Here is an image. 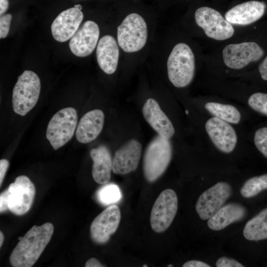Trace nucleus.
<instances>
[{"label":"nucleus","instance_id":"nucleus-26","mask_svg":"<svg viewBox=\"0 0 267 267\" xmlns=\"http://www.w3.org/2000/svg\"><path fill=\"white\" fill-rule=\"evenodd\" d=\"M96 195L99 202L109 206L117 203L122 197L119 186L113 183L103 185L96 192Z\"/></svg>","mask_w":267,"mask_h":267},{"label":"nucleus","instance_id":"nucleus-23","mask_svg":"<svg viewBox=\"0 0 267 267\" xmlns=\"http://www.w3.org/2000/svg\"><path fill=\"white\" fill-rule=\"evenodd\" d=\"M243 232L244 237L248 240L267 239V208L247 222Z\"/></svg>","mask_w":267,"mask_h":267},{"label":"nucleus","instance_id":"nucleus-31","mask_svg":"<svg viewBox=\"0 0 267 267\" xmlns=\"http://www.w3.org/2000/svg\"><path fill=\"white\" fill-rule=\"evenodd\" d=\"M7 189L1 193L0 195V212L3 213L8 210L7 205Z\"/></svg>","mask_w":267,"mask_h":267},{"label":"nucleus","instance_id":"nucleus-27","mask_svg":"<svg viewBox=\"0 0 267 267\" xmlns=\"http://www.w3.org/2000/svg\"><path fill=\"white\" fill-rule=\"evenodd\" d=\"M248 104L254 110L267 116V93L252 94L248 98Z\"/></svg>","mask_w":267,"mask_h":267},{"label":"nucleus","instance_id":"nucleus-35","mask_svg":"<svg viewBox=\"0 0 267 267\" xmlns=\"http://www.w3.org/2000/svg\"><path fill=\"white\" fill-rule=\"evenodd\" d=\"M86 267H102V265L96 259L92 258L89 259L85 264Z\"/></svg>","mask_w":267,"mask_h":267},{"label":"nucleus","instance_id":"nucleus-8","mask_svg":"<svg viewBox=\"0 0 267 267\" xmlns=\"http://www.w3.org/2000/svg\"><path fill=\"white\" fill-rule=\"evenodd\" d=\"M178 197L172 189L162 191L155 200L150 214L152 229L157 233L165 231L171 224L177 212Z\"/></svg>","mask_w":267,"mask_h":267},{"label":"nucleus","instance_id":"nucleus-37","mask_svg":"<svg viewBox=\"0 0 267 267\" xmlns=\"http://www.w3.org/2000/svg\"><path fill=\"white\" fill-rule=\"evenodd\" d=\"M4 240V235L3 233L0 231V247H1Z\"/></svg>","mask_w":267,"mask_h":267},{"label":"nucleus","instance_id":"nucleus-5","mask_svg":"<svg viewBox=\"0 0 267 267\" xmlns=\"http://www.w3.org/2000/svg\"><path fill=\"white\" fill-rule=\"evenodd\" d=\"M41 81L38 76L30 70H25L20 75L12 92L14 111L25 116L37 104L41 91Z\"/></svg>","mask_w":267,"mask_h":267},{"label":"nucleus","instance_id":"nucleus-39","mask_svg":"<svg viewBox=\"0 0 267 267\" xmlns=\"http://www.w3.org/2000/svg\"><path fill=\"white\" fill-rule=\"evenodd\" d=\"M142 267H147V266L146 265H144L143 266H142Z\"/></svg>","mask_w":267,"mask_h":267},{"label":"nucleus","instance_id":"nucleus-4","mask_svg":"<svg viewBox=\"0 0 267 267\" xmlns=\"http://www.w3.org/2000/svg\"><path fill=\"white\" fill-rule=\"evenodd\" d=\"M169 139L158 135L145 150L143 171L145 179L149 182H153L160 178L171 162L172 146Z\"/></svg>","mask_w":267,"mask_h":267},{"label":"nucleus","instance_id":"nucleus-19","mask_svg":"<svg viewBox=\"0 0 267 267\" xmlns=\"http://www.w3.org/2000/svg\"><path fill=\"white\" fill-rule=\"evenodd\" d=\"M265 4L257 0H251L237 4L225 14L224 18L231 24L247 25L259 20L264 15Z\"/></svg>","mask_w":267,"mask_h":267},{"label":"nucleus","instance_id":"nucleus-24","mask_svg":"<svg viewBox=\"0 0 267 267\" xmlns=\"http://www.w3.org/2000/svg\"><path fill=\"white\" fill-rule=\"evenodd\" d=\"M205 108L214 117L230 124H237L240 121V112L232 105L209 102L205 105Z\"/></svg>","mask_w":267,"mask_h":267},{"label":"nucleus","instance_id":"nucleus-21","mask_svg":"<svg viewBox=\"0 0 267 267\" xmlns=\"http://www.w3.org/2000/svg\"><path fill=\"white\" fill-rule=\"evenodd\" d=\"M89 155L93 161L92 176L94 181L100 184H105L111 178L113 159L111 153L104 145H100L91 149Z\"/></svg>","mask_w":267,"mask_h":267},{"label":"nucleus","instance_id":"nucleus-13","mask_svg":"<svg viewBox=\"0 0 267 267\" xmlns=\"http://www.w3.org/2000/svg\"><path fill=\"white\" fill-rule=\"evenodd\" d=\"M99 36L100 29L97 23L87 20L71 38L69 43L70 49L77 56H88L96 49Z\"/></svg>","mask_w":267,"mask_h":267},{"label":"nucleus","instance_id":"nucleus-32","mask_svg":"<svg viewBox=\"0 0 267 267\" xmlns=\"http://www.w3.org/2000/svg\"><path fill=\"white\" fill-rule=\"evenodd\" d=\"M9 167V161L5 159L0 160V185H1L5 173Z\"/></svg>","mask_w":267,"mask_h":267},{"label":"nucleus","instance_id":"nucleus-17","mask_svg":"<svg viewBox=\"0 0 267 267\" xmlns=\"http://www.w3.org/2000/svg\"><path fill=\"white\" fill-rule=\"evenodd\" d=\"M142 152L141 143L131 139L115 153L113 158L112 171L119 175H126L136 170Z\"/></svg>","mask_w":267,"mask_h":267},{"label":"nucleus","instance_id":"nucleus-6","mask_svg":"<svg viewBox=\"0 0 267 267\" xmlns=\"http://www.w3.org/2000/svg\"><path fill=\"white\" fill-rule=\"evenodd\" d=\"M78 115L71 107L56 112L47 125L46 137L54 150L64 145L73 137L77 126Z\"/></svg>","mask_w":267,"mask_h":267},{"label":"nucleus","instance_id":"nucleus-25","mask_svg":"<svg viewBox=\"0 0 267 267\" xmlns=\"http://www.w3.org/2000/svg\"><path fill=\"white\" fill-rule=\"evenodd\" d=\"M267 189V174L251 178L246 180L240 193L245 198H251Z\"/></svg>","mask_w":267,"mask_h":267},{"label":"nucleus","instance_id":"nucleus-15","mask_svg":"<svg viewBox=\"0 0 267 267\" xmlns=\"http://www.w3.org/2000/svg\"><path fill=\"white\" fill-rule=\"evenodd\" d=\"M205 127L210 139L220 151L229 153L234 149L237 136L230 123L213 117L207 121Z\"/></svg>","mask_w":267,"mask_h":267},{"label":"nucleus","instance_id":"nucleus-14","mask_svg":"<svg viewBox=\"0 0 267 267\" xmlns=\"http://www.w3.org/2000/svg\"><path fill=\"white\" fill-rule=\"evenodd\" d=\"M80 4L61 12L51 25L53 38L57 42H65L71 39L77 31L84 18Z\"/></svg>","mask_w":267,"mask_h":267},{"label":"nucleus","instance_id":"nucleus-36","mask_svg":"<svg viewBox=\"0 0 267 267\" xmlns=\"http://www.w3.org/2000/svg\"><path fill=\"white\" fill-rule=\"evenodd\" d=\"M9 6L8 0H0V15L1 16L7 10Z\"/></svg>","mask_w":267,"mask_h":267},{"label":"nucleus","instance_id":"nucleus-34","mask_svg":"<svg viewBox=\"0 0 267 267\" xmlns=\"http://www.w3.org/2000/svg\"><path fill=\"white\" fill-rule=\"evenodd\" d=\"M183 267H210L208 264L202 261L191 260L185 262L182 265Z\"/></svg>","mask_w":267,"mask_h":267},{"label":"nucleus","instance_id":"nucleus-11","mask_svg":"<svg viewBox=\"0 0 267 267\" xmlns=\"http://www.w3.org/2000/svg\"><path fill=\"white\" fill-rule=\"evenodd\" d=\"M231 194L230 185L219 182L203 192L196 204V211L203 220L210 219L221 207Z\"/></svg>","mask_w":267,"mask_h":267},{"label":"nucleus","instance_id":"nucleus-18","mask_svg":"<svg viewBox=\"0 0 267 267\" xmlns=\"http://www.w3.org/2000/svg\"><path fill=\"white\" fill-rule=\"evenodd\" d=\"M142 114L158 135L168 139L173 136L175 133L174 126L155 99L149 98L146 100L142 107Z\"/></svg>","mask_w":267,"mask_h":267},{"label":"nucleus","instance_id":"nucleus-22","mask_svg":"<svg viewBox=\"0 0 267 267\" xmlns=\"http://www.w3.org/2000/svg\"><path fill=\"white\" fill-rule=\"evenodd\" d=\"M246 210L242 205L230 203L221 207L208 219V227L214 230H220L230 224L242 220L246 215Z\"/></svg>","mask_w":267,"mask_h":267},{"label":"nucleus","instance_id":"nucleus-20","mask_svg":"<svg viewBox=\"0 0 267 267\" xmlns=\"http://www.w3.org/2000/svg\"><path fill=\"white\" fill-rule=\"evenodd\" d=\"M104 114L100 109L90 110L81 118L76 131L77 140L88 143L94 140L101 133L104 123Z\"/></svg>","mask_w":267,"mask_h":267},{"label":"nucleus","instance_id":"nucleus-28","mask_svg":"<svg viewBox=\"0 0 267 267\" xmlns=\"http://www.w3.org/2000/svg\"><path fill=\"white\" fill-rule=\"evenodd\" d=\"M254 141L258 150L267 158V127L261 128L256 131Z\"/></svg>","mask_w":267,"mask_h":267},{"label":"nucleus","instance_id":"nucleus-38","mask_svg":"<svg viewBox=\"0 0 267 267\" xmlns=\"http://www.w3.org/2000/svg\"><path fill=\"white\" fill-rule=\"evenodd\" d=\"M167 267H173V265H169L167 266Z\"/></svg>","mask_w":267,"mask_h":267},{"label":"nucleus","instance_id":"nucleus-3","mask_svg":"<svg viewBox=\"0 0 267 267\" xmlns=\"http://www.w3.org/2000/svg\"><path fill=\"white\" fill-rule=\"evenodd\" d=\"M169 81L177 88L189 85L195 72V58L190 46L184 42L175 44L165 60Z\"/></svg>","mask_w":267,"mask_h":267},{"label":"nucleus","instance_id":"nucleus-7","mask_svg":"<svg viewBox=\"0 0 267 267\" xmlns=\"http://www.w3.org/2000/svg\"><path fill=\"white\" fill-rule=\"evenodd\" d=\"M196 24L211 39L223 41L231 38L234 32L232 24L217 10L207 6L196 9L194 14Z\"/></svg>","mask_w":267,"mask_h":267},{"label":"nucleus","instance_id":"nucleus-12","mask_svg":"<svg viewBox=\"0 0 267 267\" xmlns=\"http://www.w3.org/2000/svg\"><path fill=\"white\" fill-rule=\"evenodd\" d=\"M121 212L118 206H108L92 222L90 234L97 244H104L117 229L121 220Z\"/></svg>","mask_w":267,"mask_h":267},{"label":"nucleus","instance_id":"nucleus-33","mask_svg":"<svg viewBox=\"0 0 267 267\" xmlns=\"http://www.w3.org/2000/svg\"><path fill=\"white\" fill-rule=\"evenodd\" d=\"M259 71L262 79L267 81V56L260 64Z\"/></svg>","mask_w":267,"mask_h":267},{"label":"nucleus","instance_id":"nucleus-10","mask_svg":"<svg viewBox=\"0 0 267 267\" xmlns=\"http://www.w3.org/2000/svg\"><path fill=\"white\" fill-rule=\"evenodd\" d=\"M264 54L263 48L253 42L229 44L222 50L224 64L233 69H242L251 62L260 60Z\"/></svg>","mask_w":267,"mask_h":267},{"label":"nucleus","instance_id":"nucleus-2","mask_svg":"<svg viewBox=\"0 0 267 267\" xmlns=\"http://www.w3.org/2000/svg\"><path fill=\"white\" fill-rule=\"evenodd\" d=\"M54 231L49 222L34 225L19 240L10 256L14 267H31L37 261L50 241Z\"/></svg>","mask_w":267,"mask_h":267},{"label":"nucleus","instance_id":"nucleus-30","mask_svg":"<svg viewBox=\"0 0 267 267\" xmlns=\"http://www.w3.org/2000/svg\"><path fill=\"white\" fill-rule=\"evenodd\" d=\"M217 267H243L241 264L233 259L226 257H221L217 261Z\"/></svg>","mask_w":267,"mask_h":267},{"label":"nucleus","instance_id":"nucleus-1","mask_svg":"<svg viewBox=\"0 0 267 267\" xmlns=\"http://www.w3.org/2000/svg\"><path fill=\"white\" fill-rule=\"evenodd\" d=\"M153 22L136 12L128 13L121 18L116 37L122 53V63L137 62L141 58L153 38Z\"/></svg>","mask_w":267,"mask_h":267},{"label":"nucleus","instance_id":"nucleus-9","mask_svg":"<svg viewBox=\"0 0 267 267\" xmlns=\"http://www.w3.org/2000/svg\"><path fill=\"white\" fill-rule=\"evenodd\" d=\"M7 189L8 210L18 216L26 213L32 205L36 192L30 179L27 176H19Z\"/></svg>","mask_w":267,"mask_h":267},{"label":"nucleus","instance_id":"nucleus-16","mask_svg":"<svg viewBox=\"0 0 267 267\" xmlns=\"http://www.w3.org/2000/svg\"><path fill=\"white\" fill-rule=\"evenodd\" d=\"M96 58L100 69L107 75L115 73L122 63V53L116 37L106 34L101 37L96 47Z\"/></svg>","mask_w":267,"mask_h":267},{"label":"nucleus","instance_id":"nucleus-29","mask_svg":"<svg viewBox=\"0 0 267 267\" xmlns=\"http://www.w3.org/2000/svg\"><path fill=\"white\" fill-rule=\"evenodd\" d=\"M12 19L10 14H3L0 18V38L3 39L7 36Z\"/></svg>","mask_w":267,"mask_h":267}]
</instances>
